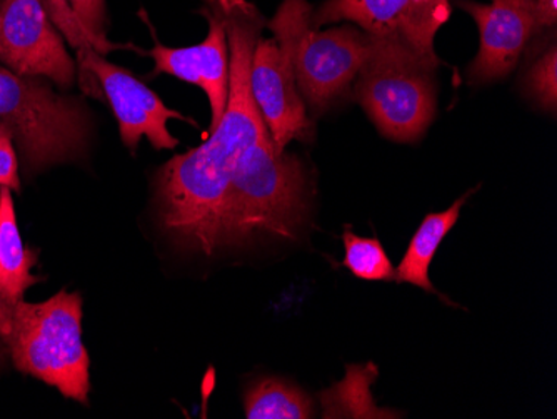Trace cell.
<instances>
[{"mask_svg":"<svg viewBox=\"0 0 557 419\" xmlns=\"http://www.w3.org/2000/svg\"><path fill=\"white\" fill-rule=\"evenodd\" d=\"M104 54L94 47L77 52L81 65V86L86 93L99 97L94 87L97 79L100 93L104 94L112 112L117 119L122 143L131 151H136L140 139L147 137L158 151H171L180 146L168 130L169 119L193 122L181 112L172 111L162 102L161 97L140 83L129 71L112 64Z\"/></svg>","mask_w":557,"mask_h":419,"instance_id":"7","label":"cell"},{"mask_svg":"<svg viewBox=\"0 0 557 419\" xmlns=\"http://www.w3.org/2000/svg\"><path fill=\"white\" fill-rule=\"evenodd\" d=\"M434 69L400 40L372 37L356 97L379 133L397 143H411L425 133L436 114Z\"/></svg>","mask_w":557,"mask_h":419,"instance_id":"5","label":"cell"},{"mask_svg":"<svg viewBox=\"0 0 557 419\" xmlns=\"http://www.w3.org/2000/svg\"><path fill=\"white\" fill-rule=\"evenodd\" d=\"M202 12L209 22V34L202 42L190 47L158 42L147 54L154 59L156 74H169L205 90L211 104L212 131L221 121L230 96V40L215 5L209 2V9Z\"/></svg>","mask_w":557,"mask_h":419,"instance_id":"12","label":"cell"},{"mask_svg":"<svg viewBox=\"0 0 557 419\" xmlns=\"http://www.w3.org/2000/svg\"><path fill=\"white\" fill-rule=\"evenodd\" d=\"M449 15V0H327L312 12V26L354 22L369 36L400 40L437 67L434 37Z\"/></svg>","mask_w":557,"mask_h":419,"instance_id":"8","label":"cell"},{"mask_svg":"<svg viewBox=\"0 0 557 419\" xmlns=\"http://www.w3.org/2000/svg\"><path fill=\"white\" fill-rule=\"evenodd\" d=\"M0 124L11 131L29 171L79 158L87 146L86 114L42 77L0 67Z\"/></svg>","mask_w":557,"mask_h":419,"instance_id":"6","label":"cell"},{"mask_svg":"<svg viewBox=\"0 0 557 419\" xmlns=\"http://www.w3.org/2000/svg\"><path fill=\"white\" fill-rule=\"evenodd\" d=\"M0 62L21 76L47 77L61 87L74 83V59L42 0H0Z\"/></svg>","mask_w":557,"mask_h":419,"instance_id":"9","label":"cell"},{"mask_svg":"<svg viewBox=\"0 0 557 419\" xmlns=\"http://www.w3.org/2000/svg\"><path fill=\"white\" fill-rule=\"evenodd\" d=\"M69 2L97 52L109 54L115 49H121L122 46L112 44L106 36V0H69Z\"/></svg>","mask_w":557,"mask_h":419,"instance_id":"18","label":"cell"},{"mask_svg":"<svg viewBox=\"0 0 557 419\" xmlns=\"http://www.w3.org/2000/svg\"><path fill=\"white\" fill-rule=\"evenodd\" d=\"M479 29V52L469 65V81L503 79L516 67L529 39L544 29L536 0H491V4L459 2Z\"/></svg>","mask_w":557,"mask_h":419,"instance_id":"10","label":"cell"},{"mask_svg":"<svg viewBox=\"0 0 557 419\" xmlns=\"http://www.w3.org/2000/svg\"><path fill=\"white\" fill-rule=\"evenodd\" d=\"M308 176L296 156L278 151L268 127L240 156L222 205L218 248L259 237L294 239L308 218Z\"/></svg>","mask_w":557,"mask_h":419,"instance_id":"2","label":"cell"},{"mask_svg":"<svg viewBox=\"0 0 557 419\" xmlns=\"http://www.w3.org/2000/svg\"><path fill=\"white\" fill-rule=\"evenodd\" d=\"M250 93L278 151L311 137V121L286 49L275 39H259L250 64Z\"/></svg>","mask_w":557,"mask_h":419,"instance_id":"11","label":"cell"},{"mask_svg":"<svg viewBox=\"0 0 557 419\" xmlns=\"http://www.w3.org/2000/svg\"><path fill=\"white\" fill-rule=\"evenodd\" d=\"M0 187H8L14 193L21 190L17 152L11 131L4 124H0Z\"/></svg>","mask_w":557,"mask_h":419,"instance_id":"19","label":"cell"},{"mask_svg":"<svg viewBox=\"0 0 557 419\" xmlns=\"http://www.w3.org/2000/svg\"><path fill=\"white\" fill-rule=\"evenodd\" d=\"M544 27L553 26L557 15V0H536Z\"/></svg>","mask_w":557,"mask_h":419,"instance_id":"20","label":"cell"},{"mask_svg":"<svg viewBox=\"0 0 557 419\" xmlns=\"http://www.w3.org/2000/svg\"><path fill=\"white\" fill-rule=\"evenodd\" d=\"M5 355H8V353H5L4 343H2V340H0V361L4 359Z\"/></svg>","mask_w":557,"mask_h":419,"instance_id":"21","label":"cell"},{"mask_svg":"<svg viewBox=\"0 0 557 419\" xmlns=\"http://www.w3.org/2000/svg\"><path fill=\"white\" fill-rule=\"evenodd\" d=\"M343 243L346 251L343 264L354 276L364 281H394L396 269L379 239L356 236L347 230Z\"/></svg>","mask_w":557,"mask_h":419,"instance_id":"16","label":"cell"},{"mask_svg":"<svg viewBox=\"0 0 557 419\" xmlns=\"http://www.w3.org/2000/svg\"><path fill=\"white\" fill-rule=\"evenodd\" d=\"M209 2L221 14L230 40L227 104L208 139L174 156L158 176V218L165 233L206 256L219 249V221L234 169L268 127L250 93V64L264 21L246 0Z\"/></svg>","mask_w":557,"mask_h":419,"instance_id":"1","label":"cell"},{"mask_svg":"<svg viewBox=\"0 0 557 419\" xmlns=\"http://www.w3.org/2000/svg\"><path fill=\"white\" fill-rule=\"evenodd\" d=\"M244 412L249 419H308L312 418V402L294 384L262 378L244 396Z\"/></svg>","mask_w":557,"mask_h":419,"instance_id":"15","label":"cell"},{"mask_svg":"<svg viewBox=\"0 0 557 419\" xmlns=\"http://www.w3.org/2000/svg\"><path fill=\"white\" fill-rule=\"evenodd\" d=\"M529 96L534 101L546 109V111H556L557 108V49L550 46L549 51L541 56L540 61L529 71L525 79Z\"/></svg>","mask_w":557,"mask_h":419,"instance_id":"17","label":"cell"},{"mask_svg":"<svg viewBox=\"0 0 557 419\" xmlns=\"http://www.w3.org/2000/svg\"><path fill=\"white\" fill-rule=\"evenodd\" d=\"M469 196L471 193L465 194L447 211L431 212L425 215L421 226L412 236L403 261L397 266L394 281L412 284V286L421 287L429 293H436L431 278H429V268H431V262H433L444 237L458 223L462 206L468 201Z\"/></svg>","mask_w":557,"mask_h":419,"instance_id":"14","label":"cell"},{"mask_svg":"<svg viewBox=\"0 0 557 419\" xmlns=\"http://www.w3.org/2000/svg\"><path fill=\"white\" fill-rule=\"evenodd\" d=\"M268 26L289 54L304 102L315 112L346 93L371 52L372 37L358 27L318 30L306 0H284Z\"/></svg>","mask_w":557,"mask_h":419,"instance_id":"4","label":"cell"},{"mask_svg":"<svg viewBox=\"0 0 557 419\" xmlns=\"http://www.w3.org/2000/svg\"><path fill=\"white\" fill-rule=\"evenodd\" d=\"M0 340L21 373L87 405L90 361L83 341V296L59 291L42 303L22 299L0 319Z\"/></svg>","mask_w":557,"mask_h":419,"instance_id":"3","label":"cell"},{"mask_svg":"<svg viewBox=\"0 0 557 419\" xmlns=\"http://www.w3.org/2000/svg\"><path fill=\"white\" fill-rule=\"evenodd\" d=\"M37 259V252L25 248L22 241L12 190L0 187V319L39 283L40 278L30 273Z\"/></svg>","mask_w":557,"mask_h":419,"instance_id":"13","label":"cell"}]
</instances>
